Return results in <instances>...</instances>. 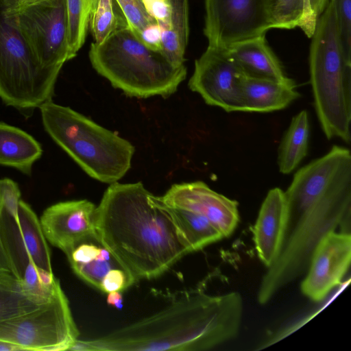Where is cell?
Returning a JSON list of instances; mask_svg holds the SVG:
<instances>
[{
  "label": "cell",
  "instance_id": "1",
  "mask_svg": "<svg viewBox=\"0 0 351 351\" xmlns=\"http://www.w3.org/2000/svg\"><path fill=\"white\" fill-rule=\"evenodd\" d=\"M287 224L278 256L263 276L258 302L267 303L308 269L313 252L328 233H350L351 154L334 145L294 174L285 191Z\"/></svg>",
  "mask_w": 351,
  "mask_h": 351
},
{
  "label": "cell",
  "instance_id": "2",
  "mask_svg": "<svg viewBox=\"0 0 351 351\" xmlns=\"http://www.w3.org/2000/svg\"><path fill=\"white\" fill-rule=\"evenodd\" d=\"M243 301L236 291L179 292L160 311L100 337L77 339L71 350H206L239 334Z\"/></svg>",
  "mask_w": 351,
  "mask_h": 351
},
{
  "label": "cell",
  "instance_id": "3",
  "mask_svg": "<svg viewBox=\"0 0 351 351\" xmlns=\"http://www.w3.org/2000/svg\"><path fill=\"white\" fill-rule=\"evenodd\" d=\"M95 228L136 281L160 276L190 253L165 204L140 182L110 184L96 206Z\"/></svg>",
  "mask_w": 351,
  "mask_h": 351
},
{
  "label": "cell",
  "instance_id": "4",
  "mask_svg": "<svg viewBox=\"0 0 351 351\" xmlns=\"http://www.w3.org/2000/svg\"><path fill=\"white\" fill-rule=\"evenodd\" d=\"M93 67L116 88L137 98L167 97L186 78L185 65L173 64L129 28H121L89 50Z\"/></svg>",
  "mask_w": 351,
  "mask_h": 351
},
{
  "label": "cell",
  "instance_id": "5",
  "mask_svg": "<svg viewBox=\"0 0 351 351\" xmlns=\"http://www.w3.org/2000/svg\"><path fill=\"white\" fill-rule=\"evenodd\" d=\"M309 51L315 110L328 139L350 141L351 60L340 40L335 15L328 2L317 20Z\"/></svg>",
  "mask_w": 351,
  "mask_h": 351
},
{
  "label": "cell",
  "instance_id": "6",
  "mask_svg": "<svg viewBox=\"0 0 351 351\" xmlns=\"http://www.w3.org/2000/svg\"><path fill=\"white\" fill-rule=\"evenodd\" d=\"M38 108L45 131L90 177L112 184L130 169L135 149L128 141L52 100Z\"/></svg>",
  "mask_w": 351,
  "mask_h": 351
},
{
  "label": "cell",
  "instance_id": "7",
  "mask_svg": "<svg viewBox=\"0 0 351 351\" xmlns=\"http://www.w3.org/2000/svg\"><path fill=\"white\" fill-rule=\"evenodd\" d=\"M62 68L43 66L0 0V98L20 110L51 100Z\"/></svg>",
  "mask_w": 351,
  "mask_h": 351
},
{
  "label": "cell",
  "instance_id": "8",
  "mask_svg": "<svg viewBox=\"0 0 351 351\" xmlns=\"http://www.w3.org/2000/svg\"><path fill=\"white\" fill-rule=\"evenodd\" d=\"M79 335L59 280L46 302L29 313L0 322V340L22 350H70Z\"/></svg>",
  "mask_w": 351,
  "mask_h": 351
},
{
  "label": "cell",
  "instance_id": "9",
  "mask_svg": "<svg viewBox=\"0 0 351 351\" xmlns=\"http://www.w3.org/2000/svg\"><path fill=\"white\" fill-rule=\"evenodd\" d=\"M13 15L43 66L62 68L69 60L66 0H40Z\"/></svg>",
  "mask_w": 351,
  "mask_h": 351
},
{
  "label": "cell",
  "instance_id": "10",
  "mask_svg": "<svg viewBox=\"0 0 351 351\" xmlns=\"http://www.w3.org/2000/svg\"><path fill=\"white\" fill-rule=\"evenodd\" d=\"M0 235L16 278L22 280L30 260L53 272L51 251L40 219L28 204L21 199L16 211L0 207Z\"/></svg>",
  "mask_w": 351,
  "mask_h": 351
},
{
  "label": "cell",
  "instance_id": "11",
  "mask_svg": "<svg viewBox=\"0 0 351 351\" xmlns=\"http://www.w3.org/2000/svg\"><path fill=\"white\" fill-rule=\"evenodd\" d=\"M245 75L228 48L208 45L195 62L189 87L208 105L227 112H241V83Z\"/></svg>",
  "mask_w": 351,
  "mask_h": 351
},
{
  "label": "cell",
  "instance_id": "12",
  "mask_svg": "<svg viewBox=\"0 0 351 351\" xmlns=\"http://www.w3.org/2000/svg\"><path fill=\"white\" fill-rule=\"evenodd\" d=\"M204 33L208 45L228 48L271 29L264 0H205Z\"/></svg>",
  "mask_w": 351,
  "mask_h": 351
},
{
  "label": "cell",
  "instance_id": "13",
  "mask_svg": "<svg viewBox=\"0 0 351 351\" xmlns=\"http://www.w3.org/2000/svg\"><path fill=\"white\" fill-rule=\"evenodd\" d=\"M351 261V234L332 231L316 245L301 284L302 293L314 302L323 300L348 270Z\"/></svg>",
  "mask_w": 351,
  "mask_h": 351
},
{
  "label": "cell",
  "instance_id": "14",
  "mask_svg": "<svg viewBox=\"0 0 351 351\" xmlns=\"http://www.w3.org/2000/svg\"><path fill=\"white\" fill-rule=\"evenodd\" d=\"M160 199L167 206L206 217L225 237L239 221L238 202L211 189L202 181L173 184Z\"/></svg>",
  "mask_w": 351,
  "mask_h": 351
},
{
  "label": "cell",
  "instance_id": "15",
  "mask_svg": "<svg viewBox=\"0 0 351 351\" xmlns=\"http://www.w3.org/2000/svg\"><path fill=\"white\" fill-rule=\"evenodd\" d=\"M95 210L96 206L87 199L60 202L47 208L40 222L47 242L68 255L96 234Z\"/></svg>",
  "mask_w": 351,
  "mask_h": 351
},
{
  "label": "cell",
  "instance_id": "16",
  "mask_svg": "<svg viewBox=\"0 0 351 351\" xmlns=\"http://www.w3.org/2000/svg\"><path fill=\"white\" fill-rule=\"evenodd\" d=\"M287 224L285 191L274 188L267 193L256 221L254 241L262 263L269 267L280 253Z\"/></svg>",
  "mask_w": 351,
  "mask_h": 351
},
{
  "label": "cell",
  "instance_id": "17",
  "mask_svg": "<svg viewBox=\"0 0 351 351\" xmlns=\"http://www.w3.org/2000/svg\"><path fill=\"white\" fill-rule=\"evenodd\" d=\"M241 112H269L284 109L300 97L292 80L281 82L245 75L241 83Z\"/></svg>",
  "mask_w": 351,
  "mask_h": 351
},
{
  "label": "cell",
  "instance_id": "18",
  "mask_svg": "<svg viewBox=\"0 0 351 351\" xmlns=\"http://www.w3.org/2000/svg\"><path fill=\"white\" fill-rule=\"evenodd\" d=\"M230 54L247 76L281 82L292 80L268 45L265 34L235 43L228 47Z\"/></svg>",
  "mask_w": 351,
  "mask_h": 351
},
{
  "label": "cell",
  "instance_id": "19",
  "mask_svg": "<svg viewBox=\"0 0 351 351\" xmlns=\"http://www.w3.org/2000/svg\"><path fill=\"white\" fill-rule=\"evenodd\" d=\"M66 257L73 272L83 281L97 289L110 269H125L102 244L97 233L80 243Z\"/></svg>",
  "mask_w": 351,
  "mask_h": 351
},
{
  "label": "cell",
  "instance_id": "20",
  "mask_svg": "<svg viewBox=\"0 0 351 351\" xmlns=\"http://www.w3.org/2000/svg\"><path fill=\"white\" fill-rule=\"evenodd\" d=\"M43 154L39 143L25 131L0 122V165L31 174Z\"/></svg>",
  "mask_w": 351,
  "mask_h": 351
},
{
  "label": "cell",
  "instance_id": "21",
  "mask_svg": "<svg viewBox=\"0 0 351 351\" xmlns=\"http://www.w3.org/2000/svg\"><path fill=\"white\" fill-rule=\"evenodd\" d=\"M169 15L166 27L160 32V51L174 65L184 64V53L188 43V0H168Z\"/></svg>",
  "mask_w": 351,
  "mask_h": 351
},
{
  "label": "cell",
  "instance_id": "22",
  "mask_svg": "<svg viewBox=\"0 0 351 351\" xmlns=\"http://www.w3.org/2000/svg\"><path fill=\"white\" fill-rule=\"evenodd\" d=\"M264 5L271 29L299 27L308 38L313 35L317 20L308 0H264Z\"/></svg>",
  "mask_w": 351,
  "mask_h": 351
},
{
  "label": "cell",
  "instance_id": "23",
  "mask_svg": "<svg viewBox=\"0 0 351 351\" xmlns=\"http://www.w3.org/2000/svg\"><path fill=\"white\" fill-rule=\"evenodd\" d=\"M166 206L190 253L199 251L224 238L204 215Z\"/></svg>",
  "mask_w": 351,
  "mask_h": 351
},
{
  "label": "cell",
  "instance_id": "24",
  "mask_svg": "<svg viewBox=\"0 0 351 351\" xmlns=\"http://www.w3.org/2000/svg\"><path fill=\"white\" fill-rule=\"evenodd\" d=\"M309 134L308 112L304 110L292 118L280 144L278 165L281 173H291L305 158L308 152Z\"/></svg>",
  "mask_w": 351,
  "mask_h": 351
},
{
  "label": "cell",
  "instance_id": "25",
  "mask_svg": "<svg viewBox=\"0 0 351 351\" xmlns=\"http://www.w3.org/2000/svg\"><path fill=\"white\" fill-rule=\"evenodd\" d=\"M12 275L0 278V322L29 313L46 302Z\"/></svg>",
  "mask_w": 351,
  "mask_h": 351
},
{
  "label": "cell",
  "instance_id": "26",
  "mask_svg": "<svg viewBox=\"0 0 351 351\" xmlns=\"http://www.w3.org/2000/svg\"><path fill=\"white\" fill-rule=\"evenodd\" d=\"M134 34L149 46L160 51V28L143 0H116Z\"/></svg>",
  "mask_w": 351,
  "mask_h": 351
},
{
  "label": "cell",
  "instance_id": "27",
  "mask_svg": "<svg viewBox=\"0 0 351 351\" xmlns=\"http://www.w3.org/2000/svg\"><path fill=\"white\" fill-rule=\"evenodd\" d=\"M128 26L116 0H95L89 23L95 43H103L113 33Z\"/></svg>",
  "mask_w": 351,
  "mask_h": 351
},
{
  "label": "cell",
  "instance_id": "28",
  "mask_svg": "<svg viewBox=\"0 0 351 351\" xmlns=\"http://www.w3.org/2000/svg\"><path fill=\"white\" fill-rule=\"evenodd\" d=\"M95 0H66L69 59L73 58L83 46Z\"/></svg>",
  "mask_w": 351,
  "mask_h": 351
},
{
  "label": "cell",
  "instance_id": "29",
  "mask_svg": "<svg viewBox=\"0 0 351 351\" xmlns=\"http://www.w3.org/2000/svg\"><path fill=\"white\" fill-rule=\"evenodd\" d=\"M335 15L341 46L351 60V0H330Z\"/></svg>",
  "mask_w": 351,
  "mask_h": 351
},
{
  "label": "cell",
  "instance_id": "30",
  "mask_svg": "<svg viewBox=\"0 0 351 351\" xmlns=\"http://www.w3.org/2000/svg\"><path fill=\"white\" fill-rule=\"evenodd\" d=\"M136 280L124 268L110 269L102 279L99 289L104 293L123 291L132 285Z\"/></svg>",
  "mask_w": 351,
  "mask_h": 351
},
{
  "label": "cell",
  "instance_id": "31",
  "mask_svg": "<svg viewBox=\"0 0 351 351\" xmlns=\"http://www.w3.org/2000/svg\"><path fill=\"white\" fill-rule=\"evenodd\" d=\"M21 195L19 187L14 181L8 178L0 179V207L16 211L21 200Z\"/></svg>",
  "mask_w": 351,
  "mask_h": 351
},
{
  "label": "cell",
  "instance_id": "32",
  "mask_svg": "<svg viewBox=\"0 0 351 351\" xmlns=\"http://www.w3.org/2000/svg\"><path fill=\"white\" fill-rule=\"evenodd\" d=\"M7 275L15 276L12 263L0 235V278Z\"/></svg>",
  "mask_w": 351,
  "mask_h": 351
},
{
  "label": "cell",
  "instance_id": "33",
  "mask_svg": "<svg viewBox=\"0 0 351 351\" xmlns=\"http://www.w3.org/2000/svg\"><path fill=\"white\" fill-rule=\"evenodd\" d=\"M40 0H4L7 15H13L23 8Z\"/></svg>",
  "mask_w": 351,
  "mask_h": 351
},
{
  "label": "cell",
  "instance_id": "34",
  "mask_svg": "<svg viewBox=\"0 0 351 351\" xmlns=\"http://www.w3.org/2000/svg\"><path fill=\"white\" fill-rule=\"evenodd\" d=\"M310 7L314 17L318 20L320 15L324 12L328 0H308Z\"/></svg>",
  "mask_w": 351,
  "mask_h": 351
},
{
  "label": "cell",
  "instance_id": "35",
  "mask_svg": "<svg viewBox=\"0 0 351 351\" xmlns=\"http://www.w3.org/2000/svg\"><path fill=\"white\" fill-rule=\"evenodd\" d=\"M107 303L117 308L123 307V295L121 291H111L108 293Z\"/></svg>",
  "mask_w": 351,
  "mask_h": 351
},
{
  "label": "cell",
  "instance_id": "36",
  "mask_svg": "<svg viewBox=\"0 0 351 351\" xmlns=\"http://www.w3.org/2000/svg\"><path fill=\"white\" fill-rule=\"evenodd\" d=\"M22 350L21 348L12 343L0 340V351Z\"/></svg>",
  "mask_w": 351,
  "mask_h": 351
}]
</instances>
